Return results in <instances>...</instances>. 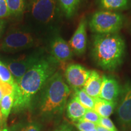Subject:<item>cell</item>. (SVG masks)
Returning a JSON list of instances; mask_svg holds the SVG:
<instances>
[{
    "label": "cell",
    "instance_id": "1",
    "mask_svg": "<svg viewBox=\"0 0 131 131\" xmlns=\"http://www.w3.org/2000/svg\"><path fill=\"white\" fill-rule=\"evenodd\" d=\"M59 64L60 63L49 54H45L18 81L15 83L14 112L24 111L32 107L34 98L58 70Z\"/></svg>",
    "mask_w": 131,
    "mask_h": 131
},
{
    "label": "cell",
    "instance_id": "2",
    "mask_svg": "<svg viewBox=\"0 0 131 131\" xmlns=\"http://www.w3.org/2000/svg\"><path fill=\"white\" fill-rule=\"evenodd\" d=\"M24 13L25 26L41 39L57 32L63 15L58 0H30Z\"/></svg>",
    "mask_w": 131,
    "mask_h": 131
},
{
    "label": "cell",
    "instance_id": "3",
    "mask_svg": "<svg viewBox=\"0 0 131 131\" xmlns=\"http://www.w3.org/2000/svg\"><path fill=\"white\" fill-rule=\"evenodd\" d=\"M70 94L71 89L57 70L34 98L39 114L46 119L60 117L66 109Z\"/></svg>",
    "mask_w": 131,
    "mask_h": 131
},
{
    "label": "cell",
    "instance_id": "4",
    "mask_svg": "<svg viewBox=\"0 0 131 131\" xmlns=\"http://www.w3.org/2000/svg\"><path fill=\"white\" fill-rule=\"evenodd\" d=\"M126 44L118 33L94 34L92 38L91 53L98 67L109 72L117 70L123 63Z\"/></svg>",
    "mask_w": 131,
    "mask_h": 131
},
{
    "label": "cell",
    "instance_id": "5",
    "mask_svg": "<svg viewBox=\"0 0 131 131\" xmlns=\"http://www.w3.org/2000/svg\"><path fill=\"white\" fill-rule=\"evenodd\" d=\"M41 40L26 26L14 28L5 35L0 44V50L5 53H16L38 46Z\"/></svg>",
    "mask_w": 131,
    "mask_h": 131
},
{
    "label": "cell",
    "instance_id": "6",
    "mask_svg": "<svg viewBox=\"0 0 131 131\" xmlns=\"http://www.w3.org/2000/svg\"><path fill=\"white\" fill-rule=\"evenodd\" d=\"M124 22L125 17L120 13L101 10L92 15L89 26L94 34H117L123 28Z\"/></svg>",
    "mask_w": 131,
    "mask_h": 131
},
{
    "label": "cell",
    "instance_id": "7",
    "mask_svg": "<svg viewBox=\"0 0 131 131\" xmlns=\"http://www.w3.org/2000/svg\"><path fill=\"white\" fill-rule=\"evenodd\" d=\"M45 54L44 49H38L16 58H3L1 60L7 66L16 83Z\"/></svg>",
    "mask_w": 131,
    "mask_h": 131
},
{
    "label": "cell",
    "instance_id": "8",
    "mask_svg": "<svg viewBox=\"0 0 131 131\" xmlns=\"http://www.w3.org/2000/svg\"><path fill=\"white\" fill-rule=\"evenodd\" d=\"M117 104V120L123 131L131 130V81L129 80L122 87Z\"/></svg>",
    "mask_w": 131,
    "mask_h": 131
},
{
    "label": "cell",
    "instance_id": "9",
    "mask_svg": "<svg viewBox=\"0 0 131 131\" xmlns=\"http://www.w3.org/2000/svg\"><path fill=\"white\" fill-rule=\"evenodd\" d=\"M47 50L49 55L59 63H66L71 60L73 52L69 42L64 40L58 33H55L48 38Z\"/></svg>",
    "mask_w": 131,
    "mask_h": 131
},
{
    "label": "cell",
    "instance_id": "10",
    "mask_svg": "<svg viewBox=\"0 0 131 131\" xmlns=\"http://www.w3.org/2000/svg\"><path fill=\"white\" fill-rule=\"evenodd\" d=\"M91 70L79 64L72 63L67 66L64 71V77L67 84L73 91L81 89L90 74Z\"/></svg>",
    "mask_w": 131,
    "mask_h": 131
},
{
    "label": "cell",
    "instance_id": "11",
    "mask_svg": "<svg viewBox=\"0 0 131 131\" xmlns=\"http://www.w3.org/2000/svg\"><path fill=\"white\" fill-rule=\"evenodd\" d=\"M87 20L83 17L80 21L77 28L69 41L73 53L77 55H82L85 53L87 47Z\"/></svg>",
    "mask_w": 131,
    "mask_h": 131
},
{
    "label": "cell",
    "instance_id": "12",
    "mask_svg": "<svg viewBox=\"0 0 131 131\" xmlns=\"http://www.w3.org/2000/svg\"><path fill=\"white\" fill-rule=\"evenodd\" d=\"M102 80L99 98L112 102H117L122 91L118 81L114 77L106 75L102 76Z\"/></svg>",
    "mask_w": 131,
    "mask_h": 131
},
{
    "label": "cell",
    "instance_id": "13",
    "mask_svg": "<svg viewBox=\"0 0 131 131\" xmlns=\"http://www.w3.org/2000/svg\"><path fill=\"white\" fill-rule=\"evenodd\" d=\"M102 81V76L98 72L91 70V74L83 89L89 96L96 99L100 97Z\"/></svg>",
    "mask_w": 131,
    "mask_h": 131
},
{
    "label": "cell",
    "instance_id": "14",
    "mask_svg": "<svg viewBox=\"0 0 131 131\" xmlns=\"http://www.w3.org/2000/svg\"><path fill=\"white\" fill-rule=\"evenodd\" d=\"M87 111L79 101L72 96L68 101L66 107V115L72 122H77L83 118Z\"/></svg>",
    "mask_w": 131,
    "mask_h": 131
},
{
    "label": "cell",
    "instance_id": "15",
    "mask_svg": "<svg viewBox=\"0 0 131 131\" xmlns=\"http://www.w3.org/2000/svg\"><path fill=\"white\" fill-rule=\"evenodd\" d=\"M98 7L104 10H124L131 7V0H96Z\"/></svg>",
    "mask_w": 131,
    "mask_h": 131
},
{
    "label": "cell",
    "instance_id": "16",
    "mask_svg": "<svg viewBox=\"0 0 131 131\" xmlns=\"http://www.w3.org/2000/svg\"><path fill=\"white\" fill-rule=\"evenodd\" d=\"M94 110L101 117H109L114 112L117 102L109 101L102 98H97L95 99Z\"/></svg>",
    "mask_w": 131,
    "mask_h": 131
},
{
    "label": "cell",
    "instance_id": "17",
    "mask_svg": "<svg viewBox=\"0 0 131 131\" xmlns=\"http://www.w3.org/2000/svg\"><path fill=\"white\" fill-rule=\"evenodd\" d=\"M62 14L66 18L73 17L78 12L83 0H58Z\"/></svg>",
    "mask_w": 131,
    "mask_h": 131
},
{
    "label": "cell",
    "instance_id": "18",
    "mask_svg": "<svg viewBox=\"0 0 131 131\" xmlns=\"http://www.w3.org/2000/svg\"><path fill=\"white\" fill-rule=\"evenodd\" d=\"M10 16L19 17L24 14L26 8L25 0H6Z\"/></svg>",
    "mask_w": 131,
    "mask_h": 131
},
{
    "label": "cell",
    "instance_id": "19",
    "mask_svg": "<svg viewBox=\"0 0 131 131\" xmlns=\"http://www.w3.org/2000/svg\"><path fill=\"white\" fill-rule=\"evenodd\" d=\"M73 96L79 101L80 104L83 107L86 108L87 110H94L95 106L94 98L89 96L87 93L83 90V88L74 90Z\"/></svg>",
    "mask_w": 131,
    "mask_h": 131
},
{
    "label": "cell",
    "instance_id": "20",
    "mask_svg": "<svg viewBox=\"0 0 131 131\" xmlns=\"http://www.w3.org/2000/svg\"><path fill=\"white\" fill-rule=\"evenodd\" d=\"M14 92L7 94L3 96L2 100L0 103V110L2 113L3 118L6 122L9 117L10 114L12 112L14 104Z\"/></svg>",
    "mask_w": 131,
    "mask_h": 131
},
{
    "label": "cell",
    "instance_id": "21",
    "mask_svg": "<svg viewBox=\"0 0 131 131\" xmlns=\"http://www.w3.org/2000/svg\"><path fill=\"white\" fill-rule=\"evenodd\" d=\"M0 80L4 83L14 86L15 82L12 73L5 64L0 58Z\"/></svg>",
    "mask_w": 131,
    "mask_h": 131
},
{
    "label": "cell",
    "instance_id": "22",
    "mask_svg": "<svg viewBox=\"0 0 131 131\" xmlns=\"http://www.w3.org/2000/svg\"><path fill=\"white\" fill-rule=\"evenodd\" d=\"M101 117L94 110H87L83 118L80 120L86 121V122L92 123L96 125L99 123L100 119Z\"/></svg>",
    "mask_w": 131,
    "mask_h": 131
},
{
    "label": "cell",
    "instance_id": "23",
    "mask_svg": "<svg viewBox=\"0 0 131 131\" xmlns=\"http://www.w3.org/2000/svg\"><path fill=\"white\" fill-rule=\"evenodd\" d=\"M78 131H91L96 127V124L80 120L75 124Z\"/></svg>",
    "mask_w": 131,
    "mask_h": 131
},
{
    "label": "cell",
    "instance_id": "24",
    "mask_svg": "<svg viewBox=\"0 0 131 131\" xmlns=\"http://www.w3.org/2000/svg\"><path fill=\"white\" fill-rule=\"evenodd\" d=\"M98 125L104 127L109 131H118L114 123L109 117H101Z\"/></svg>",
    "mask_w": 131,
    "mask_h": 131
},
{
    "label": "cell",
    "instance_id": "25",
    "mask_svg": "<svg viewBox=\"0 0 131 131\" xmlns=\"http://www.w3.org/2000/svg\"><path fill=\"white\" fill-rule=\"evenodd\" d=\"M14 92V86L3 83L0 86V103L2 100L3 96L7 94H11Z\"/></svg>",
    "mask_w": 131,
    "mask_h": 131
},
{
    "label": "cell",
    "instance_id": "26",
    "mask_svg": "<svg viewBox=\"0 0 131 131\" xmlns=\"http://www.w3.org/2000/svg\"><path fill=\"white\" fill-rule=\"evenodd\" d=\"M41 126L37 122H31L25 124L20 131H41Z\"/></svg>",
    "mask_w": 131,
    "mask_h": 131
},
{
    "label": "cell",
    "instance_id": "27",
    "mask_svg": "<svg viewBox=\"0 0 131 131\" xmlns=\"http://www.w3.org/2000/svg\"><path fill=\"white\" fill-rule=\"evenodd\" d=\"M54 131H72V129L68 124H63L57 127Z\"/></svg>",
    "mask_w": 131,
    "mask_h": 131
},
{
    "label": "cell",
    "instance_id": "28",
    "mask_svg": "<svg viewBox=\"0 0 131 131\" xmlns=\"http://www.w3.org/2000/svg\"><path fill=\"white\" fill-rule=\"evenodd\" d=\"M6 27V21L4 19H0V38L2 37Z\"/></svg>",
    "mask_w": 131,
    "mask_h": 131
},
{
    "label": "cell",
    "instance_id": "29",
    "mask_svg": "<svg viewBox=\"0 0 131 131\" xmlns=\"http://www.w3.org/2000/svg\"><path fill=\"white\" fill-rule=\"evenodd\" d=\"M96 131H109L107 129H106V128H104V127L101 126L100 125L96 126Z\"/></svg>",
    "mask_w": 131,
    "mask_h": 131
},
{
    "label": "cell",
    "instance_id": "30",
    "mask_svg": "<svg viewBox=\"0 0 131 131\" xmlns=\"http://www.w3.org/2000/svg\"><path fill=\"white\" fill-rule=\"evenodd\" d=\"M5 121L4 119V118H3V114L2 113H1V110H0V125H1V124H2Z\"/></svg>",
    "mask_w": 131,
    "mask_h": 131
},
{
    "label": "cell",
    "instance_id": "31",
    "mask_svg": "<svg viewBox=\"0 0 131 131\" xmlns=\"http://www.w3.org/2000/svg\"><path fill=\"white\" fill-rule=\"evenodd\" d=\"M0 131H9V129L7 128H6V127H1V126H0Z\"/></svg>",
    "mask_w": 131,
    "mask_h": 131
},
{
    "label": "cell",
    "instance_id": "32",
    "mask_svg": "<svg viewBox=\"0 0 131 131\" xmlns=\"http://www.w3.org/2000/svg\"><path fill=\"white\" fill-rule=\"evenodd\" d=\"M91 131H96V127L95 129H93V130H91Z\"/></svg>",
    "mask_w": 131,
    "mask_h": 131
}]
</instances>
